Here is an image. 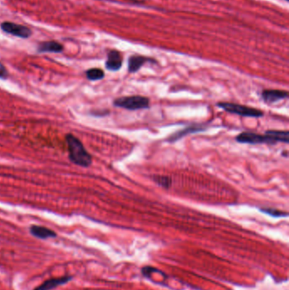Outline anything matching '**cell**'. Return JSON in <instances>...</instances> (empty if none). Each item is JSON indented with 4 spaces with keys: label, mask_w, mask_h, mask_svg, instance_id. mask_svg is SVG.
Instances as JSON below:
<instances>
[{
    "label": "cell",
    "mask_w": 289,
    "mask_h": 290,
    "mask_svg": "<svg viewBox=\"0 0 289 290\" xmlns=\"http://www.w3.org/2000/svg\"><path fill=\"white\" fill-rule=\"evenodd\" d=\"M236 141L240 144H248V145H260V144L274 145L275 144L272 141V139L266 134L261 135V134L250 133V132L240 133L239 135L236 137Z\"/></svg>",
    "instance_id": "cell-4"
},
{
    "label": "cell",
    "mask_w": 289,
    "mask_h": 290,
    "mask_svg": "<svg viewBox=\"0 0 289 290\" xmlns=\"http://www.w3.org/2000/svg\"><path fill=\"white\" fill-rule=\"evenodd\" d=\"M86 77L90 81H99L105 77V71L102 69L92 68L86 71Z\"/></svg>",
    "instance_id": "cell-14"
},
{
    "label": "cell",
    "mask_w": 289,
    "mask_h": 290,
    "mask_svg": "<svg viewBox=\"0 0 289 290\" xmlns=\"http://www.w3.org/2000/svg\"><path fill=\"white\" fill-rule=\"evenodd\" d=\"M262 99L267 104H274L289 98V93L284 90H264L262 92Z\"/></svg>",
    "instance_id": "cell-8"
},
{
    "label": "cell",
    "mask_w": 289,
    "mask_h": 290,
    "mask_svg": "<svg viewBox=\"0 0 289 290\" xmlns=\"http://www.w3.org/2000/svg\"><path fill=\"white\" fill-rule=\"evenodd\" d=\"M73 279L72 276H63L60 278H50L46 281L43 282L40 285L35 288L33 290H53L56 288L65 285Z\"/></svg>",
    "instance_id": "cell-6"
},
{
    "label": "cell",
    "mask_w": 289,
    "mask_h": 290,
    "mask_svg": "<svg viewBox=\"0 0 289 290\" xmlns=\"http://www.w3.org/2000/svg\"><path fill=\"white\" fill-rule=\"evenodd\" d=\"M285 1H289V0H285Z\"/></svg>",
    "instance_id": "cell-19"
},
{
    "label": "cell",
    "mask_w": 289,
    "mask_h": 290,
    "mask_svg": "<svg viewBox=\"0 0 289 290\" xmlns=\"http://www.w3.org/2000/svg\"><path fill=\"white\" fill-rule=\"evenodd\" d=\"M260 210L263 213L267 214L273 217H286L288 216L287 212H283V211L277 210V209H272V208H262Z\"/></svg>",
    "instance_id": "cell-16"
},
{
    "label": "cell",
    "mask_w": 289,
    "mask_h": 290,
    "mask_svg": "<svg viewBox=\"0 0 289 290\" xmlns=\"http://www.w3.org/2000/svg\"><path fill=\"white\" fill-rule=\"evenodd\" d=\"M149 99L144 96L134 95L121 97L115 99L113 105L116 107L126 109L128 111H138L149 107Z\"/></svg>",
    "instance_id": "cell-2"
},
{
    "label": "cell",
    "mask_w": 289,
    "mask_h": 290,
    "mask_svg": "<svg viewBox=\"0 0 289 290\" xmlns=\"http://www.w3.org/2000/svg\"><path fill=\"white\" fill-rule=\"evenodd\" d=\"M29 232L33 237L39 239H49V238H55L57 237L56 232L43 226H31L29 229Z\"/></svg>",
    "instance_id": "cell-9"
},
{
    "label": "cell",
    "mask_w": 289,
    "mask_h": 290,
    "mask_svg": "<svg viewBox=\"0 0 289 290\" xmlns=\"http://www.w3.org/2000/svg\"><path fill=\"white\" fill-rule=\"evenodd\" d=\"M265 134L270 137L275 144L278 142L289 144V133L288 131H278V130H269Z\"/></svg>",
    "instance_id": "cell-12"
},
{
    "label": "cell",
    "mask_w": 289,
    "mask_h": 290,
    "mask_svg": "<svg viewBox=\"0 0 289 290\" xmlns=\"http://www.w3.org/2000/svg\"><path fill=\"white\" fill-rule=\"evenodd\" d=\"M153 180L157 183L158 185L162 187V188H169L173 184V180L170 176L156 175V176H153Z\"/></svg>",
    "instance_id": "cell-15"
},
{
    "label": "cell",
    "mask_w": 289,
    "mask_h": 290,
    "mask_svg": "<svg viewBox=\"0 0 289 290\" xmlns=\"http://www.w3.org/2000/svg\"><path fill=\"white\" fill-rule=\"evenodd\" d=\"M0 28L4 32L8 34L13 35L16 37H22V38H28L32 35L30 28L26 26L19 25L14 22H4L0 25Z\"/></svg>",
    "instance_id": "cell-5"
},
{
    "label": "cell",
    "mask_w": 289,
    "mask_h": 290,
    "mask_svg": "<svg viewBox=\"0 0 289 290\" xmlns=\"http://www.w3.org/2000/svg\"><path fill=\"white\" fill-rule=\"evenodd\" d=\"M217 106L228 113L238 115L244 117L260 118L264 116V113L259 109L252 108L246 105H238L234 103L219 102L217 103Z\"/></svg>",
    "instance_id": "cell-3"
},
{
    "label": "cell",
    "mask_w": 289,
    "mask_h": 290,
    "mask_svg": "<svg viewBox=\"0 0 289 290\" xmlns=\"http://www.w3.org/2000/svg\"><path fill=\"white\" fill-rule=\"evenodd\" d=\"M203 130H204V128H202L201 127H195V126L194 127H187V128H185V129L182 130V131H179L177 133H174L172 136H170L168 138V141L172 143L175 142L176 140L182 139V137L187 136L188 134L198 133V132L203 131Z\"/></svg>",
    "instance_id": "cell-13"
},
{
    "label": "cell",
    "mask_w": 289,
    "mask_h": 290,
    "mask_svg": "<svg viewBox=\"0 0 289 290\" xmlns=\"http://www.w3.org/2000/svg\"><path fill=\"white\" fill-rule=\"evenodd\" d=\"M65 142L69 151V160L79 167H88L92 165V155L87 152L83 143L71 133L65 135Z\"/></svg>",
    "instance_id": "cell-1"
},
{
    "label": "cell",
    "mask_w": 289,
    "mask_h": 290,
    "mask_svg": "<svg viewBox=\"0 0 289 290\" xmlns=\"http://www.w3.org/2000/svg\"><path fill=\"white\" fill-rule=\"evenodd\" d=\"M148 61L154 62V59L138 55L132 56L128 59V71L130 73H135L139 71V69L141 68L146 62Z\"/></svg>",
    "instance_id": "cell-10"
},
{
    "label": "cell",
    "mask_w": 289,
    "mask_h": 290,
    "mask_svg": "<svg viewBox=\"0 0 289 290\" xmlns=\"http://www.w3.org/2000/svg\"><path fill=\"white\" fill-rule=\"evenodd\" d=\"M129 3H133V4H143L145 3L146 0H126Z\"/></svg>",
    "instance_id": "cell-18"
},
{
    "label": "cell",
    "mask_w": 289,
    "mask_h": 290,
    "mask_svg": "<svg viewBox=\"0 0 289 290\" xmlns=\"http://www.w3.org/2000/svg\"><path fill=\"white\" fill-rule=\"evenodd\" d=\"M8 75H9V73H8L6 67L0 62V78L1 79H6Z\"/></svg>",
    "instance_id": "cell-17"
},
{
    "label": "cell",
    "mask_w": 289,
    "mask_h": 290,
    "mask_svg": "<svg viewBox=\"0 0 289 290\" xmlns=\"http://www.w3.org/2000/svg\"><path fill=\"white\" fill-rule=\"evenodd\" d=\"M123 63V58L119 51L111 50L108 54L107 60L105 62V67L111 71H119Z\"/></svg>",
    "instance_id": "cell-7"
},
{
    "label": "cell",
    "mask_w": 289,
    "mask_h": 290,
    "mask_svg": "<svg viewBox=\"0 0 289 290\" xmlns=\"http://www.w3.org/2000/svg\"><path fill=\"white\" fill-rule=\"evenodd\" d=\"M64 47L56 41H48L43 42L37 48L39 53H61Z\"/></svg>",
    "instance_id": "cell-11"
}]
</instances>
